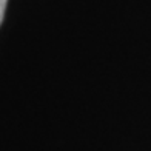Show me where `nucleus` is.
<instances>
[{"label":"nucleus","instance_id":"f257e3e1","mask_svg":"<svg viewBox=\"0 0 151 151\" xmlns=\"http://www.w3.org/2000/svg\"><path fill=\"white\" fill-rule=\"evenodd\" d=\"M6 2H8V0H0V25H2V22H3L5 8H6Z\"/></svg>","mask_w":151,"mask_h":151}]
</instances>
